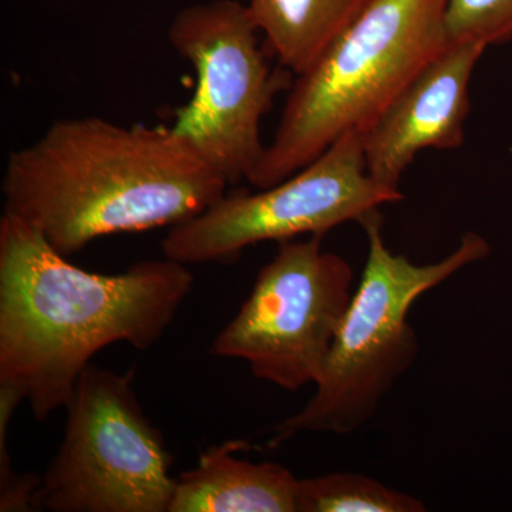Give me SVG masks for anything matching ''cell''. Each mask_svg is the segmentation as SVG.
<instances>
[{
    "instance_id": "3957f363",
    "label": "cell",
    "mask_w": 512,
    "mask_h": 512,
    "mask_svg": "<svg viewBox=\"0 0 512 512\" xmlns=\"http://www.w3.org/2000/svg\"><path fill=\"white\" fill-rule=\"evenodd\" d=\"M447 0H370L296 76L249 184L272 187L345 134H363L448 43Z\"/></svg>"
},
{
    "instance_id": "4fadbf2b",
    "label": "cell",
    "mask_w": 512,
    "mask_h": 512,
    "mask_svg": "<svg viewBox=\"0 0 512 512\" xmlns=\"http://www.w3.org/2000/svg\"><path fill=\"white\" fill-rule=\"evenodd\" d=\"M448 42L485 47L512 39V0H447Z\"/></svg>"
},
{
    "instance_id": "52a82bcc",
    "label": "cell",
    "mask_w": 512,
    "mask_h": 512,
    "mask_svg": "<svg viewBox=\"0 0 512 512\" xmlns=\"http://www.w3.org/2000/svg\"><path fill=\"white\" fill-rule=\"evenodd\" d=\"M403 198L367 173L362 134L353 131L279 184L255 194H225L170 228L161 249L165 258L185 265L234 262L252 245L325 235Z\"/></svg>"
},
{
    "instance_id": "5bb4252c",
    "label": "cell",
    "mask_w": 512,
    "mask_h": 512,
    "mask_svg": "<svg viewBox=\"0 0 512 512\" xmlns=\"http://www.w3.org/2000/svg\"><path fill=\"white\" fill-rule=\"evenodd\" d=\"M22 397L9 387L0 386V511L39 510V490L42 477L18 474L12 467L8 448L10 420Z\"/></svg>"
},
{
    "instance_id": "8992f818",
    "label": "cell",
    "mask_w": 512,
    "mask_h": 512,
    "mask_svg": "<svg viewBox=\"0 0 512 512\" xmlns=\"http://www.w3.org/2000/svg\"><path fill=\"white\" fill-rule=\"evenodd\" d=\"M248 6L211 0L174 16L168 39L191 64L197 82L192 97L175 111L173 127L228 181H251L265 144L261 123L289 70L269 64Z\"/></svg>"
},
{
    "instance_id": "7a4b0ae2",
    "label": "cell",
    "mask_w": 512,
    "mask_h": 512,
    "mask_svg": "<svg viewBox=\"0 0 512 512\" xmlns=\"http://www.w3.org/2000/svg\"><path fill=\"white\" fill-rule=\"evenodd\" d=\"M228 185L173 127L72 117L9 154L3 214L69 256L94 239L183 224Z\"/></svg>"
},
{
    "instance_id": "30bf717a",
    "label": "cell",
    "mask_w": 512,
    "mask_h": 512,
    "mask_svg": "<svg viewBox=\"0 0 512 512\" xmlns=\"http://www.w3.org/2000/svg\"><path fill=\"white\" fill-rule=\"evenodd\" d=\"M249 448L244 440L207 448L178 478L170 512H298L301 480L281 464L235 457Z\"/></svg>"
},
{
    "instance_id": "277c9868",
    "label": "cell",
    "mask_w": 512,
    "mask_h": 512,
    "mask_svg": "<svg viewBox=\"0 0 512 512\" xmlns=\"http://www.w3.org/2000/svg\"><path fill=\"white\" fill-rule=\"evenodd\" d=\"M359 224L369 244L362 279L315 384V396L301 412L272 427L271 448L301 433L349 434L365 426L419 355V340L407 320L414 302L490 254L485 238L467 232L446 258L416 265L387 248L379 210Z\"/></svg>"
},
{
    "instance_id": "9c48e42d",
    "label": "cell",
    "mask_w": 512,
    "mask_h": 512,
    "mask_svg": "<svg viewBox=\"0 0 512 512\" xmlns=\"http://www.w3.org/2000/svg\"><path fill=\"white\" fill-rule=\"evenodd\" d=\"M487 47L448 42L362 134L367 173L399 190L400 178L424 148L463 146L470 80Z\"/></svg>"
},
{
    "instance_id": "5b68a950",
    "label": "cell",
    "mask_w": 512,
    "mask_h": 512,
    "mask_svg": "<svg viewBox=\"0 0 512 512\" xmlns=\"http://www.w3.org/2000/svg\"><path fill=\"white\" fill-rule=\"evenodd\" d=\"M133 380V370H84L66 407L62 444L42 477L39 508L170 512L173 457L138 403Z\"/></svg>"
},
{
    "instance_id": "6da1fadb",
    "label": "cell",
    "mask_w": 512,
    "mask_h": 512,
    "mask_svg": "<svg viewBox=\"0 0 512 512\" xmlns=\"http://www.w3.org/2000/svg\"><path fill=\"white\" fill-rule=\"evenodd\" d=\"M194 275L165 258L116 275L72 264L18 218L0 220V386L46 420L66 409L93 356L113 343L138 350L163 338Z\"/></svg>"
},
{
    "instance_id": "ba28073f",
    "label": "cell",
    "mask_w": 512,
    "mask_h": 512,
    "mask_svg": "<svg viewBox=\"0 0 512 512\" xmlns=\"http://www.w3.org/2000/svg\"><path fill=\"white\" fill-rule=\"evenodd\" d=\"M323 235L279 242L211 352L245 360L256 379L296 392L316 384L353 298V269Z\"/></svg>"
},
{
    "instance_id": "8fae6325",
    "label": "cell",
    "mask_w": 512,
    "mask_h": 512,
    "mask_svg": "<svg viewBox=\"0 0 512 512\" xmlns=\"http://www.w3.org/2000/svg\"><path fill=\"white\" fill-rule=\"evenodd\" d=\"M370 0H249L264 45L299 76L362 13Z\"/></svg>"
},
{
    "instance_id": "7c38bea8",
    "label": "cell",
    "mask_w": 512,
    "mask_h": 512,
    "mask_svg": "<svg viewBox=\"0 0 512 512\" xmlns=\"http://www.w3.org/2000/svg\"><path fill=\"white\" fill-rule=\"evenodd\" d=\"M426 505L375 478L332 473L299 483L298 512H424Z\"/></svg>"
}]
</instances>
